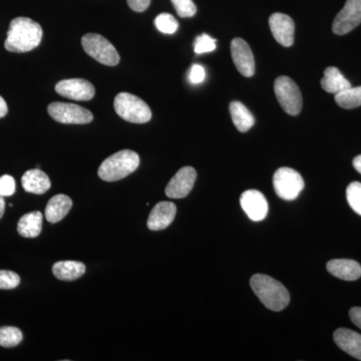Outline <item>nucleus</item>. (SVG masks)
<instances>
[{"label": "nucleus", "mask_w": 361, "mask_h": 361, "mask_svg": "<svg viewBox=\"0 0 361 361\" xmlns=\"http://www.w3.org/2000/svg\"><path fill=\"white\" fill-rule=\"evenodd\" d=\"M171 1L180 18H192L197 13V7L192 0H171Z\"/></svg>", "instance_id": "28"}, {"label": "nucleus", "mask_w": 361, "mask_h": 361, "mask_svg": "<svg viewBox=\"0 0 361 361\" xmlns=\"http://www.w3.org/2000/svg\"><path fill=\"white\" fill-rule=\"evenodd\" d=\"M349 317L358 329H361V307H353L349 311Z\"/></svg>", "instance_id": "34"}, {"label": "nucleus", "mask_w": 361, "mask_h": 361, "mask_svg": "<svg viewBox=\"0 0 361 361\" xmlns=\"http://www.w3.org/2000/svg\"><path fill=\"white\" fill-rule=\"evenodd\" d=\"M23 332L16 327L4 326L0 329V345L2 348H14L23 341Z\"/></svg>", "instance_id": "25"}, {"label": "nucleus", "mask_w": 361, "mask_h": 361, "mask_svg": "<svg viewBox=\"0 0 361 361\" xmlns=\"http://www.w3.org/2000/svg\"><path fill=\"white\" fill-rule=\"evenodd\" d=\"M130 8L135 13H142L147 11L151 4V0H127Z\"/></svg>", "instance_id": "33"}, {"label": "nucleus", "mask_w": 361, "mask_h": 361, "mask_svg": "<svg viewBox=\"0 0 361 361\" xmlns=\"http://www.w3.org/2000/svg\"><path fill=\"white\" fill-rule=\"evenodd\" d=\"M205 70L203 66L194 65L190 71L189 78L192 84H201L205 80Z\"/></svg>", "instance_id": "32"}, {"label": "nucleus", "mask_w": 361, "mask_h": 361, "mask_svg": "<svg viewBox=\"0 0 361 361\" xmlns=\"http://www.w3.org/2000/svg\"><path fill=\"white\" fill-rule=\"evenodd\" d=\"M56 92L66 99L75 101H90L96 94L94 85L82 78L61 80L56 85Z\"/></svg>", "instance_id": "10"}, {"label": "nucleus", "mask_w": 361, "mask_h": 361, "mask_svg": "<svg viewBox=\"0 0 361 361\" xmlns=\"http://www.w3.org/2000/svg\"><path fill=\"white\" fill-rule=\"evenodd\" d=\"M320 85L325 92L334 94L351 87L350 82L342 75L341 71L334 66H329L324 71V77Z\"/></svg>", "instance_id": "21"}, {"label": "nucleus", "mask_w": 361, "mask_h": 361, "mask_svg": "<svg viewBox=\"0 0 361 361\" xmlns=\"http://www.w3.org/2000/svg\"><path fill=\"white\" fill-rule=\"evenodd\" d=\"M21 184L26 192L35 195L44 194L49 191L51 185L49 176L39 169L26 171L21 178Z\"/></svg>", "instance_id": "18"}, {"label": "nucleus", "mask_w": 361, "mask_h": 361, "mask_svg": "<svg viewBox=\"0 0 361 361\" xmlns=\"http://www.w3.org/2000/svg\"><path fill=\"white\" fill-rule=\"evenodd\" d=\"M327 271L339 279L355 281L361 276L360 263L350 259H334L326 265Z\"/></svg>", "instance_id": "16"}, {"label": "nucleus", "mask_w": 361, "mask_h": 361, "mask_svg": "<svg viewBox=\"0 0 361 361\" xmlns=\"http://www.w3.org/2000/svg\"><path fill=\"white\" fill-rule=\"evenodd\" d=\"M4 211H6V201H4V197L0 195V219L4 216Z\"/></svg>", "instance_id": "37"}, {"label": "nucleus", "mask_w": 361, "mask_h": 361, "mask_svg": "<svg viewBox=\"0 0 361 361\" xmlns=\"http://www.w3.org/2000/svg\"><path fill=\"white\" fill-rule=\"evenodd\" d=\"M353 167L361 174V155L355 157V160H353Z\"/></svg>", "instance_id": "36"}, {"label": "nucleus", "mask_w": 361, "mask_h": 361, "mask_svg": "<svg viewBox=\"0 0 361 361\" xmlns=\"http://www.w3.org/2000/svg\"><path fill=\"white\" fill-rule=\"evenodd\" d=\"M8 113V108H7L6 102L4 101V97H0V118H4Z\"/></svg>", "instance_id": "35"}, {"label": "nucleus", "mask_w": 361, "mask_h": 361, "mask_svg": "<svg viewBox=\"0 0 361 361\" xmlns=\"http://www.w3.org/2000/svg\"><path fill=\"white\" fill-rule=\"evenodd\" d=\"M156 27L165 35H173L178 30L179 23L174 16L170 13H161L155 20Z\"/></svg>", "instance_id": "26"}, {"label": "nucleus", "mask_w": 361, "mask_h": 361, "mask_svg": "<svg viewBox=\"0 0 361 361\" xmlns=\"http://www.w3.org/2000/svg\"><path fill=\"white\" fill-rule=\"evenodd\" d=\"M54 276L63 281H73L82 276L85 265L78 261H59L52 267Z\"/></svg>", "instance_id": "20"}, {"label": "nucleus", "mask_w": 361, "mask_h": 361, "mask_svg": "<svg viewBox=\"0 0 361 361\" xmlns=\"http://www.w3.org/2000/svg\"><path fill=\"white\" fill-rule=\"evenodd\" d=\"M240 204L244 212L252 221L264 220L268 213V203L264 195L257 190H248L240 197Z\"/></svg>", "instance_id": "13"}, {"label": "nucleus", "mask_w": 361, "mask_h": 361, "mask_svg": "<svg viewBox=\"0 0 361 361\" xmlns=\"http://www.w3.org/2000/svg\"><path fill=\"white\" fill-rule=\"evenodd\" d=\"M20 283V275L9 270H0V289L16 288Z\"/></svg>", "instance_id": "29"}, {"label": "nucleus", "mask_w": 361, "mask_h": 361, "mask_svg": "<svg viewBox=\"0 0 361 361\" xmlns=\"http://www.w3.org/2000/svg\"><path fill=\"white\" fill-rule=\"evenodd\" d=\"M16 180L9 175L0 177V195L4 197H11L16 193Z\"/></svg>", "instance_id": "31"}, {"label": "nucleus", "mask_w": 361, "mask_h": 361, "mask_svg": "<svg viewBox=\"0 0 361 361\" xmlns=\"http://www.w3.org/2000/svg\"><path fill=\"white\" fill-rule=\"evenodd\" d=\"M346 199L350 208L361 216V183L353 182L346 189Z\"/></svg>", "instance_id": "27"}, {"label": "nucleus", "mask_w": 361, "mask_h": 361, "mask_svg": "<svg viewBox=\"0 0 361 361\" xmlns=\"http://www.w3.org/2000/svg\"><path fill=\"white\" fill-rule=\"evenodd\" d=\"M216 39H212L210 35H202L197 37L195 42V52L198 54H206L215 51Z\"/></svg>", "instance_id": "30"}, {"label": "nucleus", "mask_w": 361, "mask_h": 361, "mask_svg": "<svg viewBox=\"0 0 361 361\" xmlns=\"http://www.w3.org/2000/svg\"><path fill=\"white\" fill-rule=\"evenodd\" d=\"M230 115L233 123L237 130L241 133H246L251 129L255 123V118L250 111L247 110L245 106L240 102H232L230 104Z\"/></svg>", "instance_id": "23"}, {"label": "nucleus", "mask_w": 361, "mask_h": 361, "mask_svg": "<svg viewBox=\"0 0 361 361\" xmlns=\"http://www.w3.org/2000/svg\"><path fill=\"white\" fill-rule=\"evenodd\" d=\"M196 179L197 172L194 168L180 169L166 187V195L172 199L185 198L193 189Z\"/></svg>", "instance_id": "11"}, {"label": "nucleus", "mask_w": 361, "mask_h": 361, "mask_svg": "<svg viewBox=\"0 0 361 361\" xmlns=\"http://www.w3.org/2000/svg\"><path fill=\"white\" fill-rule=\"evenodd\" d=\"M233 63L242 75L253 77L255 73V61L250 47L242 39H235L231 42Z\"/></svg>", "instance_id": "12"}, {"label": "nucleus", "mask_w": 361, "mask_h": 361, "mask_svg": "<svg viewBox=\"0 0 361 361\" xmlns=\"http://www.w3.org/2000/svg\"><path fill=\"white\" fill-rule=\"evenodd\" d=\"M73 207V201L66 195L52 197L45 208V218L49 223H58L63 219Z\"/></svg>", "instance_id": "19"}, {"label": "nucleus", "mask_w": 361, "mask_h": 361, "mask_svg": "<svg viewBox=\"0 0 361 361\" xmlns=\"http://www.w3.org/2000/svg\"><path fill=\"white\" fill-rule=\"evenodd\" d=\"M140 165V157L134 151L123 149L106 159L97 174L106 182H116L134 173Z\"/></svg>", "instance_id": "3"}, {"label": "nucleus", "mask_w": 361, "mask_h": 361, "mask_svg": "<svg viewBox=\"0 0 361 361\" xmlns=\"http://www.w3.org/2000/svg\"><path fill=\"white\" fill-rule=\"evenodd\" d=\"M177 213V207L172 202H160L149 213L148 228L152 231H160L172 224Z\"/></svg>", "instance_id": "15"}, {"label": "nucleus", "mask_w": 361, "mask_h": 361, "mask_svg": "<svg viewBox=\"0 0 361 361\" xmlns=\"http://www.w3.org/2000/svg\"><path fill=\"white\" fill-rule=\"evenodd\" d=\"M42 214L39 211L25 214L18 221V231L25 238H35L42 232Z\"/></svg>", "instance_id": "22"}, {"label": "nucleus", "mask_w": 361, "mask_h": 361, "mask_svg": "<svg viewBox=\"0 0 361 361\" xmlns=\"http://www.w3.org/2000/svg\"><path fill=\"white\" fill-rule=\"evenodd\" d=\"M334 338L341 350L361 360V334L353 330L339 329L334 332Z\"/></svg>", "instance_id": "17"}, {"label": "nucleus", "mask_w": 361, "mask_h": 361, "mask_svg": "<svg viewBox=\"0 0 361 361\" xmlns=\"http://www.w3.org/2000/svg\"><path fill=\"white\" fill-rule=\"evenodd\" d=\"M42 39L39 23L28 18H16L11 20L4 47L7 51L23 54L39 47Z\"/></svg>", "instance_id": "1"}, {"label": "nucleus", "mask_w": 361, "mask_h": 361, "mask_svg": "<svg viewBox=\"0 0 361 361\" xmlns=\"http://www.w3.org/2000/svg\"><path fill=\"white\" fill-rule=\"evenodd\" d=\"M336 102L339 106L346 110L361 106V87H348L336 94Z\"/></svg>", "instance_id": "24"}, {"label": "nucleus", "mask_w": 361, "mask_h": 361, "mask_svg": "<svg viewBox=\"0 0 361 361\" xmlns=\"http://www.w3.org/2000/svg\"><path fill=\"white\" fill-rule=\"evenodd\" d=\"M275 94L278 103L287 114L297 116L302 109V94L298 85L290 78L279 77L274 82Z\"/></svg>", "instance_id": "6"}, {"label": "nucleus", "mask_w": 361, "mask_h": 361, "mask_svg": "<svg viewBox=\"0 0 361 361\" xmlns=\"http://www.w3.org/2000/svg\"><path fill=\"white\" fill-rule=\"evenodd\" d=\"M361 23V0H348L345 6L334 18L332 30L343 35L355 30Z\"/></svg>", "instance_id": "9"}, {"label": "nucleus", "mask_w": 361, "mask_h": 361, "mask_svg": "<svg viewBox=\"0 0 361 361\" xmlns=\"http://www.w3.org/2000/svg\"><path fill=\"white\" fill-rule=\"evenodd\" d=\"M250 285L252 290L268 310L281 311L290 302L288 290L273 277L264 274L253 275Z\"/></svg>", "instance_id": "2"}, {"label": "nucleus", "mask_w": 361, "mask_h": 361, "mask_svg": "<svg viewBox=\"0 0 361 361\" xmlns=\"http://www.w3.org/2000/svg\"><path fill=\"white\" fill-rule=\"evenodd\" d=\"M85 51L104 66H115L120 63V54L116 47L103 35L87 33L82 39Z\"/></svg>", "instance_id": "5"}, {"label": "nucleus", "mask_w": 361, "mask_h": 361, "mask_svg": "<svg viewBox=\"0 0 361 361\" xmlns=\"http://www.w3.org/2000/svg\"><path fill=\"white\" fill-rule=\"evenodd\" d=\"M273 186L279 198L295 200L304 188V180L297 171L291 168L278 169L273 176Z\"/></svg>", "instance_id": "7"}, {"label": "nucleus", "mask_w": 361, "mask_h": 361, "mask_svg": "<svg viewBox=\"0 0 361 361\" xmlns=\"http://www.w3.org/2000/svg\"><path fill=\"white\" fill-rule=\"evenodd\" d=\"M114 106L116 114L127 122L145 123L152 118V111L148 104L129 92H120L116 97Z\"/></svg>", "instance_id": "4"}, {"label": "nucleus", "mask_w": 361, "mask_h": 361, "mask_svg": "<svg viewBox=\"0 0 361 361\" xmlns=\"http://www.w3.org/2000/svg\"><path fill=\"white\" fill-rule=\"evenodd\" d=\"M269 26L278 44L285 47L293 45L295 25L290 16L283 13H273L269 18Z\"/></svg>", "instance_id": "14"}, {"label": "nucleus", "mask_w": 361, "mask_h": 361, "mask_svg": "<svg viewBox=\"0 0 361 361\" xmlns=\"http://www.w3.org/2000/svg\"><path fill=\"white\" fill-rule=\"evenodd\" d=\"M47 111L54 121L66 125H85L94 118L92 111L73 104L51 103Z\"/></svg>", "instance_id": "8"}]
</instances>
